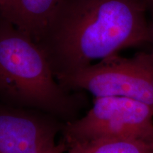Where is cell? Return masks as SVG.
Returning a JSON list of instances; mask_svg holds the SVG:
<instances>
[{
	"instance_id": "obj_3",
	"label": "cell",
	"mask_w": 153,
	"mask_h": 153,
	"mask_svg": "<svg viewBox=\"0 0 153 153\" xmlns=\"http://www.w3.org/2000/svg\"><path fill=\"white\" fill-rule=\"evenodd\" d=\"M57 80L69 91L89 92L94 98L126 97L153 108V50L131 57L111 55Z\"/></svg>"
},
{
	"instance_id": "obj_6",
	"label": "cell",
	"mask_w": 153,
	"mask_h": 153,
	"mask_svg": "<svg viewBox=\"0 0 153 153\" xmlns=\"http://www.w3.org/2000/svg\"><path fill=\"white\" fill-rule=\"evenodd\" d=\"M61 0H0V16L37 42Z\"/></svg>"
},
{
	"instance_id": "obj_7",
	"label": "cell",
	"mask_w": 153,
	"mask_h": 153,
	"mask_svg": "<svg viewBox=\"0 0 153 153\" xmlns=\"http://www.w3.org/2000/svg\"><path fill=\"white\" fill-rule=\"evenodd\" d=\"M68 153H153V140L128 138H99L68 146Z\"/></svg>"
},
{
	"instance_id": "obj_8",
	"label": "cell",
	"mask_w": 153,
	"mask_h": 153,
	"mask_svg": "<svg viewBox=\"0 0 153 153\" xmlns=\"http://www.w3.org/2000/svg\"><path fill=\"white\" fill-rule=\"evenodd\" d=\"M67 150H68L67 144L64 141V140L62 139L58 143H56V145L54 147H53L43 153H65Z\"/></svg>"
},
{
	"instance_id": "obj_9",
	"label": "cell",
	"mask_w": 153,
	"mask_h": 153,
	"mask_svg": "<svg viewBox=\"0 0 153 153\" xmlns=\"http://www.w3.org/2000/svg\"><path fill=\"white\" fill-rule=\"evenodd\" d=\"M150 14L151 18L149 19V44L152 45V50H153V4H151Z\"/></svg>"
},
{
	"instance_id": "obj_4",
	"label": "cell",
	"mask_w": 153,
	"mask_h": 153,
	"mask_svg": "<svg viewBox=\"0 0 153 153\" xmlns=\"http://www.w3.org/2000/svg\"><path fill=\"white\" fill-rule=\"evenodd\" d=\"M61 133L67 146L99 138L153 140V108L126 97H95L87 114L65 123Z\"/></svg>"
},
{
	"instance_id": "obj_1",
	"label": "cell",
	"mask_w": 153,
	"mask_h": 153,
	"mask_svg": "<svg viewBox=\"0 0 153 153\" xmlns=\"http://www.w3.org/2000/svg\"><path fill=\"white\" fill-rule=\"evenodd\" d=\"M151 0H61L37 43L56 79L149 44Z\"/></svg>"
},
{
	"instance_id": "obj_10",
	"label": "cell",
	"mask_w": 153,
	"mask_h": 153,
	"mask_svg": "<svg viewBox=\"0 0 153 153\" xmlns=\"http://www.w3.org/2000/svg\"><path fill=\"white\" fill-rule=\"evenodd\" d=\"M151 4H153V0H151Z\"/></svg>"
},
{
	"instance_id": "obj_2",
	"label": "cell",
	"mask_w": 153,
	"mask_h": 153,
	"mask_svg": "<svg viewBox=\"0 0 153 153\" xmlns=\"http://www.w3.org/2000/svg\"><path fill=\"white\" fill-rule=\"evenodd\" d=\"M0 102L68 123L80 117L87 99L63 87L37 42L0 16Z\"/></svg>"
},
{
	"instance_id": "obj_5",
	"label": "cell",
	"mask_w": 153,
	"mask_h": 153,
	"mask_svg": "<svg viewBox=\"0 0 153 153\" xmlns=\"http://www.w3.org/2000/svg\"><path fill=\"white\" fill-rule=\"evenodd\" d=\"M64 122L40 111L0 102V153H43L56 145Z\"/></svg>"
}]
</instances>
